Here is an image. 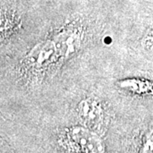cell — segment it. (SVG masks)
<instances>
[{
    "mask_svg": "<svg viewBox=\"0 0 153 153\" xmlns=\"http://www.w3.org/2000/svg\"><path fill=\"white\" fill-rule=\"evenodd\" d=\"M67 142L74 152H102L103 146L100 140L92 132L82 128H71L67 134Z\"/></svg>",
    "mask_w": 153,
    "mask_h": 153,
    "instance_id": "cell-1",
    "label": "cell"
},
{
    "mask_svg": "<svg viewBox=\"0 0 153 153\" xmlns=\"http://www.w3.org/2000/svg\"><path fill=\"white\" fill-rule=\"evenodd\" d=\"M80 119L90 128H97L103 120V110L98 101L92 99L83 100L78 105Z\"/></svg>",
    "mask_w": 153,
    "mask_h": 153,
    "instance_id": "cell-2",
    "label": "cell"
},
{
    "mask_svg": "<svg viewBox=\"0 0 153 153\" xmlns=\"http://www.w3.org/2000/svg\"><path fill=\"white\" fill-rule=\"evenodd\" d=\"M118 86L129 92L140 95L153 96V82L140 78H131L119 81Z\"/></svg>",
    "mask_w": 153,
    "mask_h": 153,
    "instance_id": "cell-3",
    "label": "cell"
},
{
    "mask_svg": "<svg viewBox=\"0 0 153 153\" xmlns=\"http://www.w3.org/2000/svg\"><path fill=\"white\" fill-rule=\"evenodd\" d=\"M142 45L147 50H153V27L146 33L142 39Z\"/></svg>",
    "mask_w": 153,
    "mask_h": 153,
    "instance_id": "cell-4",
    "label": "cell"
},
{
    "mask_svg": "<svg viewBox=\"0 0 153 153\" xmlns=\"http://www.w3.org/2000/svg\"><path fill=\"white\" fill-rule=\"evenodd\" d=\"M144 152H153V131L149 134L142 148Z\"/></svg>",
    "mask_w": 153,
    "mask_h": 153,
    "instance_id": "cell-5",
    "label": "cell"
},
{
    "mask_svg": "<svg viewBox=\"0 0 153 153\" xmlns=\"http://www.w3.org/2000/svg\"><path fill=\"white\" fill-rule=\"evenodd\" d=\"M105 44H110L111 42V39L110 37H106V39L105 38V41H104Z\"/></svg>",
    "mask_w": 153,
    "mask_h": 153,
    "instance_id": "cell-6",
    "label": "cell"
}]
</instances>
